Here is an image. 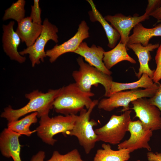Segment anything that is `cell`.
Wrapping results in <instances>:
<instances>
[{"instance_id":"1","label":"cell","mask_w":161,"mask_h":161,"mask_svg":"<svg viewBox=\"0 0 161 161\" xmlns=\"http://www.w3.org/2000/svg\"><path fill=\"white\" fill-rule=\"evenodd\" d=\"M60 89L61 88L49 89L46 92L37 89L26 94L25 97L29 100L26 105L18 109H13L11 106H9L4 109L1 117L6 119L9 123L31 113L37 112L38 117L40 118L48 115L50 110L53 108V103Z\"/></svg>"},{"instance_id":"2","label":"cell","mask_w":161,"mask_h":161,"mask_svg":"<svg viewBox=\"0 0 161 161\" xmlns=\"http://www.w3.org/2000/svg\"><path fill=\"white\" fill-rule=\"evenodd\" d=\"M95 94L81 90L75 83L61 88L53 103L55 112L64 115H77L85 107L89 109L92 104L91 97Z\"/></svg>"},{"instance_id":"3","label":"cell","mask_w":161,"mask_h":161,"mask_svg":"<svg viewBox=\"0 0 161 161\" xmlns=\"http://www.w3.org/2000/svg\"><path fill=\"white\" fill-rule=\"evenodd\" d=\"M98 102L97 100H93L92 104L87 110L83 109L80 112L72 129L67 134L75 136L77 138L80 145L83 147L86 154H89L95 147L96 143L99 141L93 129V127L97 125V123L94 119L90 120L92 110Z\"/></svg>"},{"instance_id":"4","label":"cell","mask_w":161,"mask_h":161,"mask_svg":"<svg viewBox=\"0 0 161 161\" xmlns=\"http://www.w3.org/2000/svg\"><path fill=\"white\" fill-rule=\"evenodd\" d=\"M77 61L79 69L73 71L72 75L75 83L79 88L84 92H91L92 86H97L100 84L104 88V96L108 97L112 81L111 76L85 62L81 56L77 58Z\"/></svg>"},{"instance_id":"5","label":"cell","mask_w":161,"mask_h":161,"mask_svg":"<svg viewBox=\"0 0 161 161\" xmlns=\"http://www.w3.org/2000/svg\"><path fill=\"white\" fill-rule=\"evenodd\" d=\"M77 116V115H59L51 118L49 115L43 116L35 130L37 135L44 142L53 145L57 141L54 136L60 133L64 136L67 135L72 129Z\"/></svg>"},{"instance_id":"6","label":"cell","mask_w":161,"mask_h":161,"mask_svg":"<svg viewBox=\"0 0 161 161\" xmlns=\"http://www.w3.org/2000/svg\"><path fill=\"white\" fill-rule=\"evenodd\" d=\"M132 111L124 112L120 115L113 114L108 122L101 127L96 129L95 132L99 141L113 145H118L129 131Z\"/></svg>"},{"instance_id":"7","label":"cell","mask_w":161,"mask_h":161,"mask_svg":"<svg viewBox=\"0 0 161 161\" xmlns=\"http://www.w3.org/2000/svg\"><path fill=\"white\" fill-rule=\"evenodd\" d=\"M160 87V86H159ZM158 88L136 89L114 93L107 98L101 99L97 104L98 108L107 112H111L115 108L122 106V112L130 109L129 104L132 101L140 98L152 97L157 92Z\"/></svg>"},{"instance_id":"8","label":"cell","mask_w":161,"mask_h":161,"mask_svg":"<svg viewBox=\"0 0 161 161\" xmlns=\"http://www.w3.org/2000/svg\"><path fill=\"white\" fill-rule=\"evenodd\" d=\"M42 25V30L35 43L31 46L19 52L22 56L29 55L32 67H35L36 64H40L41 61L44 62V58L47 57L45 47L49 40H52L56 43L58 42L57 27L50 23L47 18L44 20Z\"/></svg>"},{"instance_id":"9","label":"cell","mask_w":161,"mask_h":161,"mask_svg":"<svg viewBox=\"0 0 161 161\" xmlns=\"http://www.w3.org/2000/svg\"><path fill=\"white\" fill-rule=\"evenodd\" d=\"M132 109L135 113V117H138L145 131H152L161 129V112L156 106L151 105L147 99L140 98L131 102Z\"/></svg>"},{"instance_id":"10","label":"cell","mask_w":161,"mask_h":161,"mask_svg":"<svg viewBox=\"0 0 161 161\" xmlns=\"http://www.w3.org/2000/svg\"><path fill=\"white\" fill-rule=\"evenodd\" d=\"M129 130L130 134L129 138L118 144V149L127 148L131 153L138 149L144 148L149 151H151V148L148 142L153 135L152 131L145 130L139 120L131 121L129 123Z\"/></svg>"},{"instance_id":"11","label":"cell","mask_w":161,"mask_h":161,"mask_svg":"<svg viewBox=\"0 0 161 161\" xmlns=\"http://www.w3.org/2000/svg\"><path fill=\"white\" fill-rule=\"evenodd\" d=\"M89 27L84 20L78 26L77 31L71 38L63 43L56 44L53 48L46 51V55L49 58L52 63L60 56L69 52H74L84 39L89 37Z\"/></svg>"},{"instance_id":"12","label":"cell","mask_w":161,"mask_h":161,"mask_svg":"<svg viewBox=\"0 0 161 161\" xmlns=\"http://www.w3.org/2000/svg\"><path fill=\"white\" fill-rule=\"evenodd\" d=\"M149 18V16L145 13L141 16L135 14L132 16L117 13L113 16L107 15L104 17L119 33L120 36V41L126 45L131 30L137 24Z\"/></svg>"},{"instance_id":"13","label":"cell","mask_w":161,"mask_h":161,"mask_svg":"<svg viewBox=\"0 0 161 161\" xmlns=\"http://www.w3.org/2000/svg\"><path fill=\"white\" fill-rule=\"evenodd\" d=\"M15 22L11 21L7 25L2 26L3 48L4 52L10 59L20 64L24 62L26 58L21 55L18 51L21 39L14 30Z\"/></svg>"},{"instance_id":"14","label":"cell","mask_w":161,"mask_h":161,"mask_svg":"<svg viewBox=\"0 0 161 161\" xmlns=\"http://www.w3.org/2000/svg\"><path fill=\"white\" fill-rule=\"evenodd\" d=\"M105 51L100 46L93 44L90 47L86 42H82L74 52L83 58L90 65L104 73L111 75L112 72L106 67L103 59Z\"/></svg>"},{"instance_id":"15","label":"cell","mask_w":161,"mask_h":161,"mask_svg":"<svg viewBox=\"0 0 161 161\" xmlns=\"http://www.w3.org/2000/svg\"><path fill=\"white\" fill-rule=\"evenodd\" d=\"M21 135L8 128L2 131L0 135V150L3 156L7 158L11 157L14 161H21L19 140Z\"/></svg>"},{"instance_id":"16","label":"cell","mask_w":161,"mask_h":161,"mask_svg":"<svg viewBox=\"0 0 161 161\" xmlns=\"http://www.w3.org/2000/svg\"><path fill=\"white\" fill-rule=\"evenodd\" d=\"M126 46L134 52L138 59L140 68L136 76L140 78L143 73H145L152 78L154 70L151 69L148 64L151 59L150 52L158 48L159 44H148L144 46L140 44L136 43L127 44Z\"/></svg>"},{"instance_id":"17","label":"cell","mask_w":161,"mask_h":161,"mask_svg":"<svg viewBox=\"0 0 161 161\" xmlns=\"http://www.w3.org/2000/svg\"><path fill=\"white\" fill-rule=\"evenodd\" d=\"M43 25L33 22L29 17H25L18 23L16 32L21 41L24 42L27 47L32 45L40 35Z\"/></svg>"},{"instance_id":"18","label":"cell","mask_w":161,"mask_h":161,"mask_svg":"<svg viewBox=\"0 0 161 161\" xmlns=\"http://www.w3.org/2000/svg\"><path fill=\"white\" fill-rule=\"evenodd\" d=\"M86 1L91 7V10L88 13L91 21L92 22L98 21L101 24L105 31L108 39V47L113 48L116 46L117 41L120 38L119 33L103 17L97 9L93 1Z\"/></svg>"},{"instance_id":"19","label":"cell","mask_w":161,"mask_h":161,"mask_svg":"<svg viewBox=\"0 0 161 161\" xmlns=\"http://www.w3.org/2000/svg\"><path fill=\"white\" fill-rule=\"evenodd\" d=\"M157 36H161V24L154 28H148L140 23L134 27L133 33L129 36L127 44L140 43L145 46L152 38Z\"/></svg>"},{"instance_id":"20","label":"cell","mask_w":161,"mask_h":161,"mask_svg":"<svg viewBox=\"0 0 161 161\" xmlns=\"http://www.w3.org/2000/svg\"><path fill=\"white\" fill-rule=\"evenodd\" d=\"M126 45L120 41L112 50L105 51L103 59L106 68L109 70L118 63L124 61H127L135 64L136 61L130 57L127 52Z\"/></svg>"},{"instance_id":"21","label":"cell","mask_w":161,"mask_h":161,"mask_svg":"<svg viewBox=\"0 0 161 161\" xmlns=\"http://www.w3.org/2000/svg\"><path fill=\"white\" fill-rule=\"evenodd\" d=\"M160 83H155L147 74L143 73L137 81L128 83H122L112 81L108 97L117 92L125 90L134 89L139 88L145 89L158 88Z\"/></svg>"},{"instance_id":"22","label":"cell","mask_w":161,"mask_h":161,"mask_svg":"<svg viewBox=\"0 0 161 161\" xmlns=\"http://www.w3.org/2000/svg\"><path fill=\"white\" fill-rule=\"evenodd\" d=\"M102 149H98L93 161H127L130 157V152L127 148L114 150L109 144L103 143Z\"/></svg>"},{"instance_id":"23","label":"cell","mask_w":161,"mask_h":161,"mask_svg":"<svg viewBox=\"0 0 161 161\" xmlns=\"http://www.w3.org/2000/svg\"><path fill=\"white\" fill-rule=\"evenodd\" d=\"M37 112L31 113L20 120L8 123L7 128L21 135L30 136L36 131L35 130H30V127L31 124L37 122Z\"/></svg>"},{"instance_id":"24","label":"cell","mask_w":161,"mask_h":161,"mask_svg":"<svg viewBox=\"0 0 161 161\" xmlns=\"http://www.w3.org/2000/svg\"><path fill=\"white\" fill-rule=\"evenodd\" d=\"M25 3L24 0H18L13 3L10 7L5 10L2 18L3 21L11 19L16 21L18 23L20 22L25 18Z\"/></svg>"},{"instance_id":"25","label":"cell","mask_w":161,"mask_h":161,"mask_svg":"<svg viewBox=\"0 0 161 161\" xmlns=\"http://www.w3.org/2000/svg\"><path fill=\"white\" fill-rule=\"evenodd\" d=\"M46 161H85L83 160L77 149H74L64 154L54 151L51 158Z\"/></svg>"},{"instance_id":"26","label":"cell","mask_w":161,"mask_h":161,"mask_svg":"<svg viewBox=\"0 0 161 161\" xmlns=\"http://www.w3.org/2000/svg\"><path fill=\"white\" fill-rule=\"evenodd\" d=\"M39 1L34 0L33 5H32L31 12L30 17L33 22L38 24H41V10L39 6Z\"/></svg>"},{"instance_id":"27","label":"cell","mask_w":161,"mask_h":161,"mask_svg":"<svg viewBox=\"0 0 161 161\" xmlns=\"http://www.w3.org/2000/svg\"><path fill=\"white\" fill-rule=\"evenodd\" d=\"M148 103L157 107L161 112V84L157 92L152 97L147 99Z\"/></svg>"},{"instance_id":"28","label":"cell","mask_w":161,"mask_h":161,"mask_svg":"<svg viewBox=\"0 0 161 161\" xmlns=\"http://www.w3.org/2000/svg\"><path fill=\"white\" fill-rule=\"evenodd\" d=\"M148 4L144 13L150 16V14L161 6V0H148Z\"/></svg>"},{"instance_id":"29","label":"cell","mask_w":161,"mask_h":161,"mask_svg":"<svg viewBox=\"0 0 161 161\" xmlns=\"http://www.w3.org/2000/svg\"><path fill=\"white\" fill-rule=\"evenodd\" d=\"M152 79L154 83H159V81L161 79V61L157 65Z\"/></svg>"},{"instance_id":"30","label":"cell","mask_w":161,"mask_h":161,"mask_svg":"<svg viewBox=\"0 0 161 161\" xmlns=\"http://www.w3.org/2000/svg\"><path fill=\"white\" fill-rule=\"evenodd\" d=\"M147 157L148 161H161V153L149 151L147 153Z\"/></svg>"},{"instance_id":"31","label":"cell","mask_w":161,"mask_h":161,"mask_svg":"<svg viewBox=\"0 0 161 161\" xmlns=\"http://www.w3.org/2000/svg\"><path fill=\"white\" fill-rule=\"evenodd\" d=\"M45 156V152L40 151L33 156L30 161H44Z\"/></svg>"},{"instance_id":"32","label":"cell","mask_w":161,"mask_h":161,"mask_svg":"<svg viewBox=\"0 0 161 161\" xmlns=\"http://www.w3.org/2000/svg\"><path fill=\"white\" fill-rule=\"evenodd\" d=\"M150 16H152L158 21L161 20V6L152 13Z\"/></svg>"},{"instance_id":"33","label":"cell","mask_w":161,"mask_h":161,"mask_svg":"<svg viewBox=\"0 0 161 161\" xmlns=\"http://www.w3.org/2000/svg\"><path fill=\"white\" fill-rule=\"evenodd\" d=\"M155 59L157 65L161 61V44L158 47Z\"/></svg>"},{"instance_id":"34","label":"cell","mask_w":161,"mask_h":161,"mask_svg":"<svg viewBox=\"0 0 161 161\" xmlns=\"http://www.w3.org/2000/svg\"><path fill=\"white\" fill-rule=\"evenodd\" d=\"M136 161H140V160H136Z\"/></svg>"}]
</instances>
